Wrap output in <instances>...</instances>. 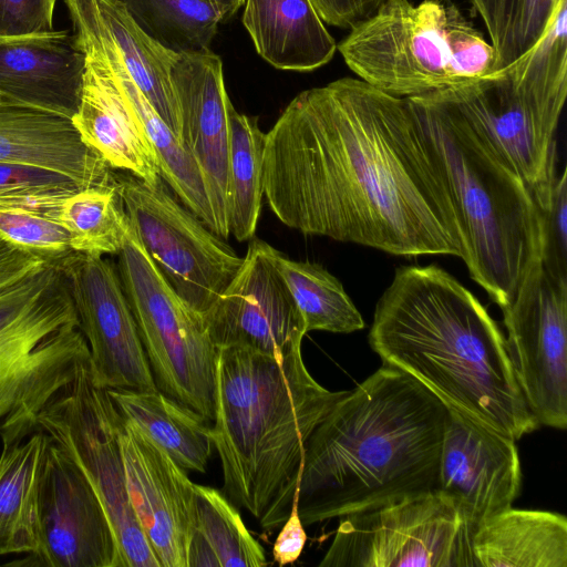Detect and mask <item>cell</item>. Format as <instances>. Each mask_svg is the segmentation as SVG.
Returning <instances> with one entry per match:
<instances>
[{"mask_svg":"<svg viewBox=\"0 0 567 567\" xmlns=\"http://www.w3.org/2000/svg\"><path fill=\"white\" fill-rule=\"evenodd\" d=\"M475 10L481 16L494 49L498 40V23L502 0H471Z\"/></svg>","mask_w":567,"mask_h":567,"instance_id":"43","label":"cell"},{"mask_svg":"<svg viewBox=\"0 0 567 567\" xmlns=\"http://www.w3.org/2000/svg\"><path fill=\"white\" fill-rule=\"evenodd\" d=\"M220 16L221 22L229 20L243 6L245 0H204Z\"/></svg>","mask_w":567,"mask_h":567,"instance_id":"45","label":"cell"},{"mask_svg":"<svg viewBox=\"0 0 567 567\" xmlns=\"http://www.w3.org/2000/svg\"><path fill=\"white\" fill-rule=\"evenodd\" d=\"M297 494L288 518L281 525L272 548L274 560L279 566L295 563L301 555L307 542L305 525L298 512Z\"/></svg>","mask_w":567,"mask_h":567,"instance_id":"41","label":"cell"},{"mask_svg":"<svg viewBox=\"0 0 567 567\" xmlns=\"http://www.w3.org/2000/svg\"><path fill=\"white\" fill-rule=\"evenodd\" d=\"M2 100H4V99H3V96H2V95H1V93H0V102H1Z\"/></svg>","mask_w":567,"mask_h":567,"instance_id":"46","label":"cell"},{"mask_svg":"<svg viewBox=\"0 0 567 567\" xmlns=\"http://www.w3.org/2000/svg\"><path fill=\"white\" fill-rule=\"evenodd\" d=\"M472 532L432 491L340 517L320 567H475Z\"/></svg>","mask_w":567,"mask_h":567,"instance_id":"10","label":"cell"},{"mask_svg":"<svg viewBox=\"0 0 567 567\" xmlns=\"http://www.w3.org/2000/svg\"><path fill=\"white\" fill-rule=\"evenodd\" d=\"M95 381L106 389L156 390L116 266L102 255L59 259Z\"/></svg>","mask_w":567,"mask_h":567,"instance_id":"13","label":"cell"},{"mask_svg":"<svg viewBox=\"0 0 567 567\" xmlns=\"http://www.w3.org/2000/svg\"><path fill=\"white\" fill-rule=\"evenodd\" d=\"M48 441V434L38 431L21 442L2 445L0 556L28 554L32 560L39 554V484Z\"/></svg>","mask_w":567,"mask_h":567,"instance_id":"28","label":"cell"},{"mask_svg":"<svg viewBox=\"0 0 567 567\" xmlns=\"http://www.w3.org/2000/svg\"><path fill=\"white\" fill-rule=\"evenodd\" d=\"M85 66V54L69 31L0 38L4 100L72 118L80 105Z\"/></svg>","mask_w":567,"mask_h":567,"instance_id":"20","label":"cell"},{"mask_svg":"<svg viewBox=\"0 0 567 567\" xmlns=\"http://www.w3.org/2000/svg\"><path fill=\"white\" fill-rule=\"evenodd\" d=\"M171 82L179 110L181 140L200 168L215 214L228 228V105L223 63L210 50L177 53Z\"/></svg>","mask_w":567,"mask_h":567,"instance_id":"19","label":"cell"},{"mask_svg":"<svg viewBox=\"0 0 567 567\" xmlns=\"http://www.w3.org/2000/svg\"><path fill=\"white\" fill-rule=\"evenodd\" d=\"M514 374L538 425L567 427V284L542 260L502 308Z\"/></svg>","mask_w":567,"mask_h":567,"instance_id":"12","label":"cell"},{"mask_svg":"<svg viewBox=\"0 0 567 567\" xmlns=\"http://www.w3.org/2000/svg\"><path fill=\"white\" fill-rule=\"evenodd\" d=\"M228 228L238 241L251 239L260 217L265 133L257 117L228 105Z\"/></svg>","mask_w":567,"mask_h":567,"instance_id":"31","label":"cell"},{"mask_svg":"<svg viewBox=\"0 0 567 567\" xmlns=\"http://www.w3.org/2000/svg\"><path fill=\"white\" fill-rule=\"evenodd\" d=\"M82 189L72 178L40 166L0 162V208L49 215Z\"/></svg>","mask_w":567,"mask_h":567,"instance_id":"35","label":"cell"},{"mask_svg":"<svg viewBox=\"0 0 567 567\" xmlns=\"http://www.w3.org/2000/svg\"><path fill=\"white\" fill-rule=\"evenodd\" d=\"M472 553L475 567H567V519L509 507L476 528Z\"/></svg>","mask_w":567,"mask_h":567,"instance_id":"26","label":"cell"},{"mask_svg":"<svg viewBox=\"0 0 567 567\" xmlns=\"http://www.w3.org/2000/svg\"><path fill=\"white\" fill-rule=\"evenodd\" d=\"M386 0H311L322 21L351 29L371 17Z\"/></svg>","mask_w":567,"mask_h":567,"instance_id":"40","label":"cell"},{"mask_svg":"<svg viewBox=\"0 0 567 567\" xmlns=\"http://www.w3.org/2000/svg\"><path fill=\"white\" fill-rule=\"evenodd\" d=\"M68 324L79 320L59 259L0 289V374Z\"/></svg>","mask_w":567,"mask_h":567,"instance_id":"24","label":"cell"},{"mask_svg":"<svg viewBox=\"0 0 567 567\" xmlns=\"http://www.w3.org/2000/svg\"><path fill=\"white\" fill-rule=\"evenodd\" d=\"M137 24L176 53L208 51L221 22L204 0H121Z\"/></svg>","mask_w":567,"mask_h":567,"instance_id":"34","label":"cell"},{"mask_svg":"<svg viewBox=\"0 0 567 567\" xmlns=\"http://www.w3.org/2000/svg\"><path fill=\"white\" fill-rule=\"evenodd\" d=\"M567 172H557L532 193L542 219V265L555 280L567 284Z\"/></svg>","mask_w":567,"mask_h":567,"instance_id":"36","label":"cell"},{"mask_svg":"<svg viewBox=\"0 0 567 567\" xmlns=\"http://www.w3.org/2000/svg\"><path fill=\"white\" fill-rule=\"evenodd\" d=\"M130 224L167 282L200 315L227 288L243 258L194 213L156 184L115 173Z\"/></svg>","mask_w":567,"mask_h":567,"instance_id":"11","label":"cell"},{"mask_svg":"<svg viewBox=\"0 0 567 567\" xmlns=\"http://www.w3.org/2000/svg\"><path fill=\"white\" fill-rule=\"evenodd\" d=\"M65 6L83 53L128 78L181 140L179 110L171 82L177 53L151 38L121 0H65Z\"/></svg>","mask_w":567,"mask_h":567,"instance_id":"18","label":"cell"},{"mask_svg":"<svg viewBox=\"0 0 567 567\" xmlns=\"http://www.w3.org/2000/svg\"><path fill=\"white\" fill-rule=\"evenodd\" d=\"M0 239L44 260H56L72 251L66 229L40 213L0 208Z\"/></svg>","mask_w":567,"mask_h":567,"instance_id":"37","label":"cell"},{"mask_svg":"<svg viewBox=\"0 0 567 567\" xmlns=\"http://www.w3.org/2000/svg\"><path fill=\"white\" fill-rule=\"evenodd\" d=\"M274 249L252 238L234 279L202 313L216 349L243 348L282 358L301 346L305 322L276 267Z\"/></svg>","mask_w":567,"mask_h":567,"instance_id":"14","label":"cell"},{"mask_svg":"<svg viewBox=\"0 0 567 567\" xmlns=\"http://www.w3.org/2000/svg\"><path fill=\"white\" fill-rule=\"evenodd\" d=\"M56 0H0V38L53 31Z\"/></svg>","mask_w":567,"mask_h":567,"instance_id":"39","label":"cell"},{"mask_svg":"<svg viewBox=\"0 0 567 567\" xmlns=\"http://www.w3.org/2000/svg\"><path fill=\"white\" fill-rule=\"evenodd\" d=\"M347 392L313 379L301 346L282 358L217 349L210 439L229 501L262 528L277 529L288 518L308 441Z\"/></svg>","mask_w":567,"mask_h":567,"instance_id":"4","label":"cell"},{"mask_svg":"<svg viewBox=\"0 0 567 567\" xmlns=\"http://www.w3.org/2000/svg\"><path fill=\"white\" fill-rule=\"evenodd\" d=\"M81 101L71 121L81 141L113 169L148 184L162 179L156 155L105 65L85 55Z\"/></svg>","mask_w":567,"mask_h":567,"instance_id":"23","label":"cell"},{"mask_svg":"<svg viewBox=\"0 0 567 567\" xmlns=\"http://www.w3.org/2000/svg\"><path fill=\"white\" fill-rule=\"evenodd\" d=\"M122 423L106 388L95 381L89 358L39 413L35 427L79 466L97 494L114 533L117 566L162 567L128 499Z\"/></svg>","mask_w":567,"mask_h":567,"instance_id":"9","label":"cell"},{"mask_svg":"<svg viewBox=\"0 0 567 567\" xmlns=\"http://www.w3.org/2000/svg\"><path fill=\"white\" fill-rule=\"evenodd\" d=\"M120 444L131 506L161 566L187 567L194 483L164 449L125 419Z\"/></svg>","mask_w":567,"mask_h":567,"instance_id":"17","label":"cell"},{"mask_svg":"<svg viewBox=\"0 0 567 567\" xmlns=\"http://www.w3.org/2000/svg\"><path fill=\"white\" fill-rule=\"evenodd\" d=\"M116 268L156 388L212 423L217 349L202 315L167 282L132 226Z\"/></svg>","mask_w":567,"mask_h":567,"instance_id":"8","label":"cell"},{"mask_svg":"<svg viewBox=\"0 0 567 567\" xmlns=\"http://www.w3.org/2000/svg\"><path fill=\"white\" fill-rule=\"evenodd\" d=\"M274 261L302 316L307 332L351 333L365 327L342 284L320 264L293 260L276 248Z\"/></svg>","mask_w":567,"mask_h":567,"instance_id":"32","label":"cell"},{"mask_svg":"<svg viewBox=\"0 0 567 567\" xmlns=\"http://www.w3.org/2000/svg\"><path fill=\"white\" fill-rule=\"evenodd\" d=\"M0 162L59 172L82 189L115 186L114 169L81 141L71 118L8 100L0 102Z\"/></svg>","mask_w":567,"mask_h":567,"instance_id":"21","label":"cell"},{"mask_svg":"<svg viewBox=\"0 0 567 567\" xmlns=\"http://www.w3.org/2000/svg\"><path fill=\"white\" fill-rule=\"evenodd\" d=\"M516 440L447 409L434 491L468 529L512 507L520 491Z\"/></svg>","mask_w":567,"mask_h":567,"instance_id":"16","label":"cell"},{"mask_svg":"<svg viewBox=\"0 0 567 567\" xmlns=\"http://www.w3.org/2000/svg\"><path fill=\"white\" fill-rule=\"evenodd\" d=\"M447 408L383 363L311 434L298 487L309 526L434 491Z\"/></svg>","mask_w":567,"mask_h":567,"instance_id":"3","label":"cell"},{"mask_svg":"<svg viewBox=\"0 0 567 567\" xmlns=\"http://www.w3.org/2000/svg\"><path fill=\"white\" fill-rule=\"evenodd\" d=\"M268 206L305 235L464 258L439 156L406 97L343 78L299 93L265 133Z\"/></svg>","mask_w":567,"mask_h":567,"instance_id":"1","label":"cell"},{"mask_svg":"<svg viewBox=\"0 0 567 567\" xmlns=\"http://www.w3.org/2000/svg\"><path fill=\"white\" fill-rule=\"evenodd\" d=\"M195 524L187 567H264L265 550L237 507L218 489L194 483Z\"/></svg>","mask_w":567,"mask_h":567,"instance_id":"30","label":"cell"},{"mask_svg":"<svg viewBox=\"0 0 567 567\" xmlns=\"http://www.w3.org/2000/svg\"><path fill=\"white\" fill-rule=\"evenodd\" d=\"M107 71L145 133L156 155L163 181L214 234L227 238L215 214L200 168L182 141L128 78Z\"/></svg>","mask_w":567,"mask_h":567,"instance_id":"29","label":"cell"},{"mask_svg":"<svg viewBox=\"0 0 567 567\" xmlns=\"http://www.w3.org/2000/svg\"><path fill=\"white\" fill-rule=\"evenodd\" d=\"M54 218L69 233L72 251L102 256L117 255L131 227L115 186L75 192L61 203Z\"/></svg>","mask_w":567,"mask_h":567,"instance_id":"33","label":"cell"},{"mask_svg":"<svg viewBox=\"0 0 567 567\" xmlns=\"http://www.w3.org/2000/svg\"><path fill=\"white\" fill-rule=\"evenodd\" d=\"M243 23L259 55L277 69L312 71L337 50L311 0H246Z\"/></svg>","mask_w":567,"mask_h":567,"instance_id":"25","label":"cell"},{"mask_svg":"<svg viewBox=\"0 0 567 567\" xmlns=\"http://www.w3.org/2000/svg\"><path fill=\"white\" fill-rule=\"evenodd\" d=\"M39 522L40 550L30 565L118 567L114 533L97 494L50 437L40 475Z\"/></svg>","mask_w":567,"mask_h":567,"instance_id":"15","label":"cell"},{"mask_svg":"<svg viewBox=\"0 0 567 567\" xmlns=\"http://www.w3.org/2000/svg\"><path fill=\"white\" fill-rule=\"evenodd\" d=\"M337 49L362 81L398 97L475 80L495 71L497 61L452 0H386Z\"/></svg>","mask_w":567,"mask_h":567,"instance_id":"7","label":"cell"},{"mask_svg":"<svg viewBox=\"0 0 567 567\" xmlns=\"http://www.w3.org/2000/svg\"><path fill=\"white\" fill-rule=\"evenodd\" d=\"M89 358V346L79 326L68 324L0 374L2 445L21 442L37 432L39 413Z\"/></svg>","mask_w":567,"mask_h":567,"instance_id":"22","label":"cell"},{"mask_svg":"<svg viewBox=\"0 0 567 567\" xmlns=\"http://www.w3.org/2000/svg\"><path fill=\"white\" fill-rule=\"evenodd\" d=\"M45 260L0 239V289L20 279Z\"/></svg>","mask_w":567,"mask_h":567,"instance_id":"42","label":"cell"},{"mask_svg":"<svg viewBox=\"0 0 567 567\" xmlns=\"http://www.w3.org/2000/svg\"><path fill=\"white\" fill-rule=\"evenodd\" d=\"M518 0H502L501 2V12H499V23H498V40L497 45L495 48L496 54L503 43L506 31L509 27V23L513 19L517 7Z\"/></svg>","mask_w":567,"mask_h":567,"instance_id":"44","label":"cell"},{"mask_svg":"<svg viewBox=\"0 0 567 567\" xmlns=\"http://www.w3.org/2000/svg\"><path fill=\"white\" fill-rule=\"evenodd\" d=\"M451 104L491 152L535 192L556 173L567 95V0L524 54L484 76L433 92Z\"/></svg>","mask_w":567,"mask_h":567,"instance_id":"6","label":"cell"},{"mask_svg":"<svg viewBox=\"0 0 567 567\" xmlns=\"http://www.w3.org/2000/svg\"><path fill=\"white\" fill-rule=\"evenodd\" d=\"M560 0H518L515 13L497 52L498 70L534 47L546 31Z\"/></svg>","mask_w":567,"mask_h":567,"instance_id":"38","label":"cell"},{"mask_svg":"<svg viewBox=\"0 0 567 567\" xmlns=\"http://www.w3.org/2000/svg\"><path fill=\"white\" fill-rule=\"evenodd\" d=\"M369 343L383 363L480 425L516 441L539 427L496 322L437 265L395 270L377 302Z\"/></svg>","mask_w":567,"mask_h":567,"instance_id":"2","label":"cell"},{"mask_svg":"<svg viewBox=\"0 0 567 567\" xmlns=\"http://www.w3.org/2000/svg\"><path fill=\"white\" fill-rule=\"evenodd\" d=\"M431 141L447 183L470 275L506 307L542 260V219L529 188L447 102L406 97Z\"/></svg>","mask_w":567,"mask_h":567,"instance_id":"5","label":"cell"},{"mask_svg":"<svg viewBox=\"0 0 567 567\" xmlns=\"http://www.w3.org/2000/svg\"><path fill=\"white\" fill-rule=\"evenodd\" d=\"M106 390L122 417L142 429L182 468L206 472L213 450L209 421L158 389Z\"/></svg>","mask_w":567,"mask_h":567,"instance_id":"27","label":"cell"}]
</instances>
